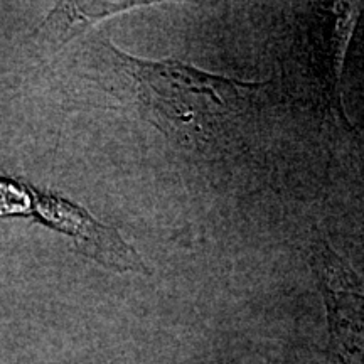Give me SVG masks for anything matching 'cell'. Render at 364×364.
<instances>
[{
  "label": "cell",
  "mask_w": 364,
  "mask_h": 364,
  "mask_svg": "<svg viewBox=\"0 0 364 364\" xmlns=\"http://www.w3.org/2000/svg\"><path fill=\"white\" fill-rule=\"evenodd\" d=\"M11 215H31L58 233L70 236L76 252L113 272L149 273L140 253L113 226L95 220L88 211L59 194L19 182Z\"/></svg>",
  "instance_id": "3957f363"
},
{
  "label": "cell",
  "mask_w": 364,
  "mask_h": 364,
  "mask_svg": "<svg viewBox=\"0 0 364 364\" xmlns=\"http://www.w3.org/2000/svg\"><path fill=\"white\" fill-rule=\"evenodd\" d=\"M358 16L359 4H314L294 44V71L300 73L306 97L322 115L346 129L351 127L343 108L339 81Z\"/></svg>",
  "instance_id": "7a4b0ae2"
},
{
  "label": "cell",
  "mask_w": 364,
  "mask_h": 364,
  "mask_svg": "<svg viewBox=\"0 0 364 364\" xmlns=\"http://www.w3.org/2000/svg\"><path fill=\"white\" fill-rule=\"evenodd\" d=\"M150 2H68L54 9L44 26L46 39L61 46L88 29L95 22L115 14L132 11L136 7H149Z\"/></svg>",
  "instance_id": "5b68a950"
},
{
  "label": "cell",
  "mask_w": 364,
  "mask_h": 364,
  "mask_svg": "<svg viewBox=\"0 0 364 364\" xmlns=\"http://www.w3.org/2000/svg\"><path fill=\"white\" fill-rule=\"evenodd\" d=\"M329 321L332 351L339 364H364V289L361 280L324 238L311 250Z\"/></svg>",
  "instance_id": "277c9868"
},
{
  "label": "cell",
  "mask_w": 364,
  "mask_h": 364,
  "mask_svg": "<svg viewBox=\"0 0 364 364\" xmlns=\"http://www.w3.org/2000/svg\"><path fill=\"white\" fill-rule=\"evenodd\" d=\"M103 44L117 71L129 78L142 118L181 147L209 142L263 86L211 75L176 59L147 61L118 51L108 41Z\"/></svg>",
  "instance_id": "6da1fadb"
}]
</instances>
